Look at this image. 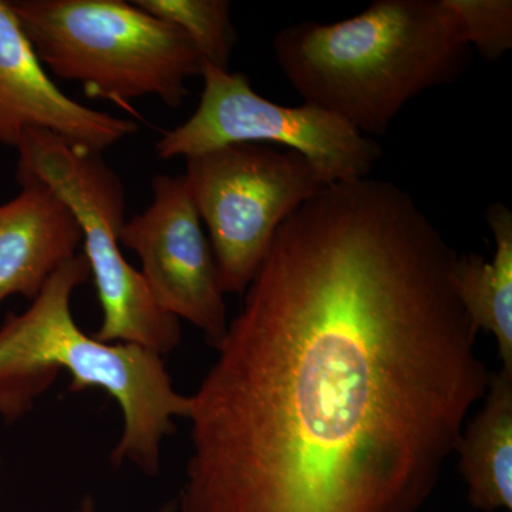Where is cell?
I'll return each instance as SVG.
<instances>
[{
	"instance_id": "11",
	"label": "cell",
	"mask_w": 512,
	"mask_h": 512,
	"mask_svg": "<svg viewBox=\"0 0 512 512\" xmlns=\"http://www.w3.org/2000/svg\"><path fill=\"white\" fill-rule=\"evenodd\" d=\"M483 407L461 431L456 453L476 510H512V370L493 373Z\"/></svg>"
},
{
	"instance_id": "8",
	"label": "cell",
	"mask_w": 512,
	"mask_h": 512,
	"mask_svg": "<svg viewBox=\"0 0 512 512\" xmlns=\"http://www.w3.org/2000/svg\"><path fill=\"white\" fill-rule=\"evenodd\" d=\"M151 188L153 201L124 222L120 244L140 258L157 305L200 329L217 348L228 328L227 306L200 215L183 175H154Z\"/></svg>"
},
{
	"instance_id": "1",
	"label": "cell",
	"mask_w": 512,
	"mask_h": 512,
	"mask_svg": "<svg viewBox=\"0 0 512 512\" xmlns=\"http://www.w3.org/2000/svg\"><path fill=\"white\" fill-rule=\"evenodd\" d=\"M409 192L326 185L276 232L190 396L178 512H420L491 376Z\"/></svg>"
},
{
	"instance_id": "5",
	"label": "cell",
	"mask_w": 512,
	"mask_h": 512,
	"mask_svg": "<svg viewBox=\"0 0 512 512\" xmlns=\"http://www.w3.org/2000/svg\"><path fill=\"white\" fill-rule=\"evenodd\" d=\"M16 178L32 177L56 192L83 234V255L99 298L101 325L94 338L168 355L181 342L180 320L161 309L143 275L121 252L126 194L103 154L74 147L42 130L23 134Z\"/></svg>"
},
{
	"instance_id": "10",
	"label": "cell",
	"mask_w": 512,
	"mask_h": 512,
	"mask_svg": "<svg viewBox=\"0 0 512 512\" xmlns=\"http://www.w3.org/2000/svg\"><path fill=\"white\" fill-rule=\"evenodd\" d=\"M16 181L19 194L0 204V303L15 295L33 301L83 242L76 218L52 188L32 177Z\"/></svg>"
},
{
	"instance_id": "9",
	"label": "cell",
	"mask_w": 512,
	"mask_h": 512,
	"mask_svg": "<svg viewBox=\"0 0 512 512\" xmlns=\"http://www.w3.org/2000/svg\"><path fill=\"white\" fill-rule=\"evenodd\" d=\"M42 130L103 154L138 131L136 121L90 109L60 90L47 73L9 0H0V144L18 148Z\"/></svg>"
},
{
	"instance_id": "13",
	"label": "cell",
	"mask_w": 512,
	"mask_h": 512,
	"mask_svg": "<svg viewBox=\"0 0 512 512\" xmlns=\"http://www.w3.org/2000/svg\"><path fill=\"white\" fill-rule=\"evenodd\" d=\"M150 15L183 30L200 53L202 63L229 70L238 42L227 0H134Z\"/></svg>"
},
{
	"instance_id": "15",
	"label": "cell",
	"mask_w": 512,
	"mask_h": 512,
	"mask_svg": "<svg viewBox=\"0 0 512 512\" xmlns=\"http://www.w3.org/2000/svg\"><path fill=\"white\" fill-rule=\"evenodd\" d=\"M175 503H168L165 504L164 507H161V510L158 512H175ZM73 512H97L96 505H94V500L92 497H86L80 503L79 508H77L76 511Z\"/></svg>"
},
{
	"instance_id": "12",
	"label": "cell",
	"mask_w": 512,
	"mask_h": 512,
	"mask_svg": "<svg viewBox=\"0 0 512 512\" xmlns=\"http://www.w3.org/2000/svg\"><path fill=\"white\" fill-rule=\"evenodd\" d=\"M485 218L495 241L493 258L457 255L451 285L478 332L497 340L503 369L512 370V212L495 202Z\"/></svg>"
},
{
	"instance_id": "3",
	"label": "cell",
	"mask_w": 512,
	"mask_h": 512,
	"mask_svg": "<svg viewBox=\"0 0 512 512\" xmlns=\"http://www.w3.org/2000/svg\"><path fill=\"white\" fill-rule=\"evenodd\" d=\"M90 278L83 254L47 279L26 311L9 312L0 326V417L15 423L56 382L62 370L72 393L104 390L123 413V433L111 451L114 467L130 463L147 476L160 471L161 444L187 419L190 396L174 389L163 356L128 343L87 335L72 313L73 293Z\"/></svg>"
},
{
	"instance_id": "4",
	"label": "cell",
	"mask_w": 512,
	"mask_h": 512,
	"mask_svg": "<svg viewBox=\"0 0 512 512\" xmlns=\"http://www.w3.org/2000/svg\"><path fill=\"white\" fill-rule=\"evenodd\" d=\"M47 73L128 110L157 97L180 109L202 59L183 30L124 0H9ZM131 111V109H130ZM133 113V111H131Z\"/></svg>"
},
{
	"instance_id": "2",
	"label": "cell",
	"mask_w": 512,
	"mask_h": 512,
	"mask_svg": "<svg viewBox=\"0 0 512 512\" xmlns=\"http://www.w3.org/2000/svg\"><path fill=\"white\" fill-rule=\"evenodd\" d=\"M274 53L305 103L370 137L421 93L458 79L471 47L443 0H376L353 18L282 29Z\"/></svg>"
},
{
	"instance_id": "6",
	"label": "cell",
	"mask_w": 512,
	"mask_h": 512,
	"mask_svg": "<svg viewBox=\"0 0 512 512\" xmlns=\"http://www.w3.org/2000/svg\"><path fill=\"white\" fill-rule=\"evenodd\" d=\"M185 163L222 292L235 295L247 291L281 225L328 185L301 154L264 144H231Z\"/></svg>"
},
{
	"instance_id": "7",
	"label": "cell",
	"mask_w": 512,
	"mask_h": 512,
	"mask_svg": "<svg viewBox=\"0 0 512 512\" xmlns=\"http://www.w3.org/2000/svg\"><path fill=\"white\" fill-rule=\"evenodd\" d=\"M200 103L156 143L161 160L190 158L231 144H264L301 154L325 183L369 177L382 148L336 114L303 103L289 107L255 92L244 73L202 63Z\"/></svg>"
},
{
	"instance_id": "14",
	"label": "cell",
	"mask_w": 512,
	"mask_h": 512,
	"mask_svg": "<svg viewBox=\"0 0 512 512\" xmlns=\"http://www.w3.org/2000/svg\"><path fill=\"white\" fill-rule=\"evenodd\" d=\"M468 46L495 62L512 49L511 0H443Z\"/></svg>"
}]
</instances>
